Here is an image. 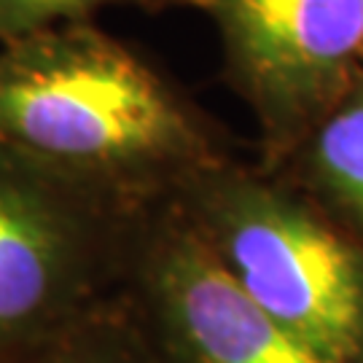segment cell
<instances>
[{"label":"cell","instance_id":"5","mask_svg":"<svg viewBox=\"0 0 363 363\" xmlns=\"http://www.w3.org/2000/svg\"><path fill=\"white\" fill-rule=\"evenodd\" d=\"M216 25L223 73L277 164L363 70V0H186Z\"/></svg>","mask_w":363,"mask_h":363},{"label":"cell","instance_id":"2","mask_svg":"<svg viewBox=\"0 0 363 363\" xmlns=\"http://www.w3.org/2000/svg\"><path fill=\"white\" fill-rule=\"evenodd\" d=\"M264 312L331 363H363V245L298 186L237 156L172 196Z\"/></svg>","mask_w":363,"mask_h":363},{"label":"cell","instance_id":"6","mask_svg":"<svg viewBox=\"0 0 363 363\" xmlns=\"http://www.w3.org/2000/svg\"><path fill=\"white\" fill-rule=\"evenodd\" d=\"M264 167L298 186L363 245V70L277 164Z\"/></svg>","mask_w":363,"mask_h":363},{"label":"cell","instance_id":"4","mask_svg":"<svg viewBox=\"0 0 363 363\" xmlns=\"http://www.w3.org/2000/svg\"><path fill=\"white\" fill-rule=\"evenodd\" d=\"M118 296L159 363H331L234 283L172 199L132 220Z\"/></svg>","mask_w":363,"mask_h":363},{"label":"cell","instance_id":"7","mask_svg":"<svg viewBox=\"0 0 363 363\" xmlns=\"http://www.w3.org/2000/svg\"><path fill=\"white\" fill-rule=\"evenodd\" d=\"M16 363H159L121 296L89 312Z\"/></svg>","mask_w":363,"mask_h":363},{"label":"cell","instance_id":"8","mask_svg":"<svg viewBox=\"0 0 363 363\" xmlns=\"http://www.w3.org/2000/svg\"><path fill=\"white\" fill-rule=\"evenodd\" d=\"M169 0H0V46L52 27L94 22L103 9L159 11Z\"/></svg>","mask_w":363,"mask_h":363},{"label":"cell","instance_id":"1","mask_svg":"<svg viewBox=\"0 0 363 363\" xmlns=\"http://www.w3.org/2000/svg\"><path fill=\"white\" fill-rule=\"evenodd\" d=\"M0 148L127 213L234 156L167 73L94 22L0 46Z\"/></svg>","mask_w":363,"mask_h":363},{"label":"cell","instance_id":"3","mask_svg":"<svg viewBox=\"0 0 363 363\" xmlns=\"http://www.w3.org/2000/svg\"><path fill=\"white\" fill-rule=\"evenodd\" d=\"M135 216L0 148V363L116 296Z\"/></svg>","mask_w":363,"mask_h":363}]
</instances>
